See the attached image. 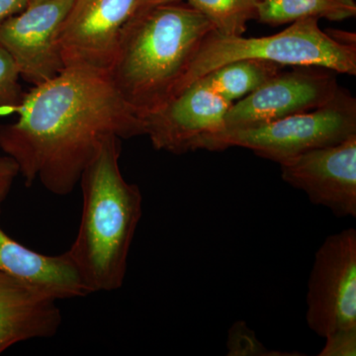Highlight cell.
<instances>
[{"label":"cell","instance_id":"obj_1","mask_svg":"<svg viewBox=\"0 0 356 356\" xmlns=\"http://www.w3.org/2000/svg\"><path fill=\"white\" fill-rule=\"evenodd\" d=\"M14 123L0 127V149L27 186L40 182L69 195L105 140L145 135L144 122L115 88L108 72L67 67L25 93Z\"/></svg>","mask_w":356,"mask_h":356},{"label":"cell","instance_id":"obj_2","mask_svg":"<svg viewBox=\"0 0 356 356\" xmlns=\"http://www.w3.org/2000/svg\"><path fill=\"white\" fill-rule=\"evenodd\" d=\"M214 26L189 4L134 13L122 31L110 79L140 117L168 102Z\"/></svg>","mask_w":356,"mask_h":356},{"label":"cell","instance_id":"obj_3","mask_svg":"<svg viewBox=\"0 0 356 356\" xmlns=\"http://www.w3.org/2000/svg\"><path fill=\"white\" fill-rule=\"evenodd\" d=\"M118 138L105 140L81 175L83 213L76 238L67 250L90 294L120 289L143 214L137 184L122 175Z\"/></svg>","mask_w":356,"mask_h":356},{"label":"cell","instance_id":"obj_4","mask_svg":"<svg viewBox=\"0 0 356 356\" xmlns=\"http://www.w3.org/2000/svg\"><path fill=\"white\" fill-rule=\"evenodd\" d=\"M247 58L282 67H320L337 74H356V44L337 41L321 30L317 18H310L293 22L277 34L259 38L211 33L192 58L172 97L213 70Z\"/></svg>","mask_w":356,"mask_h":356},{"label":"cell","instance_id":"obj_5","mask_svg":"<svg viewBox=\"0 0 356 356\" xmlns=\"http://www.w3.org/2000/svg\"><path fill=\"white\" fill-rule=\"evenodd\" d=\"M356 135V99L344 88L324 106L243 130L228 131L224 149L241 147L280 163Z\"/></svg>","mask_w":356,"mask_h":356},{"label":"cell","instance_id":"obj_6","mask_svg":"<svg viewBox=\"0 0 356 356\" xmlns=\"http://www.w3.org/2000/svg\"><path fill=\"white\" fill-rule=\"evenodd\" d=\"M231 105L196 81L140 118L145 135L158 151L173 154L224 151L222 138L228 132L226 115Z\"/></svg>","mask_w":356,"mask_h":356},{"label":"cell","instance_id":"obj_7","mask_svg":"<svg viewBox=\"0 0 356 356\" xmlns=\"http://www.w3.org/2000/svg\"><path fill=\"white\" fill-rule=\"evenodd\" d=\"M309 329L325 339L356 329V229L327 236L312 266L306 295Z\"/></svg>","mask_w":356,"mask_h":356},{"label":"cell","instance_id":"obj_8","mask_svg":"<svg viewBox=\"0 0 356 356\" xmlns=\"http://www.w3.org/2000/svg\"><path fill=\"white\" fill-rule=\"evenodd\" d=\"M337 72L320 67H296L278 72L231 105L227 130H243L317 109L334 99L341 86Z\"/></svg>","mask_w":356,"mask_h":356},{"label":"cell","instance_id":"obj_9","mask_svg":"<svg viewBox=\"0 0 356 356\" xmlns=\"http://www.w3.org/2000/svg\"><path fill=\"white\" fill-rule=\"evenodd\" d=\"M74 0H41L0 25V44L13 58L21 79L33 86L65 67L60 35Z\"/></svg>","mask_w":356,"mask_h":356},{"label":"cell","instance_id":"obj_10","mask_svg":"<svg viewBox=\"0 0 356 356\" xmlns=\"http://www.w3.org/2000/svg\"><path fill=\"white\" fill-rule=\"evenodd\" d=\"M281 177L337 218H356V135L280 163Z\"/></svg>","mask_w":356,"mask_h":356},{"label":"cell","instance_id":"obj_11","mask_svg":"<svg viewBox=\"0 0 356 356\" xmlns=\"http://www.w3.org/2000/svg\"><path fill=\"white\" fill-rule=\"evenodd\" d=\"M137 0H74L60 35L65 67L108 72Z\"/></svg>","mask_w":356,"mask_h":356},{"label":"cell","instance_id":"obj_12","mask_svg":"<svg viewBox=\"0 0 356 356\" xmlns=\"http://www.w3.org/2000/svg\"><path fill=\"white\" fill-rule=\"evenodd\" d=\"M62 322L57 300L0 271V355L15 344L55 337Z\"/></svg>","mask_w":356,"mask_h":356},{"label":"cell","instance_id":"obj_13","mask_svg":"<svg viewBox=\"0 0 356 356\" xmlns=\"http://www.w3.org/2000/svg\"><path fill=\"white\" fill-rule=\"evenodd\" d=\"M0 271L57 301L90 295L67 252L58 255L40 254L13 240L1 227Z\"/></svg>","mask_w":356,"mask_h":356},{"label":"cell","instance_id":"obj_14","mask_svg":"<svg viewBox=\"0 0 356 356\" xmlns=\"http://www.w3.org/2000/svg\"><path fill=\"white\" fill-rule=\"evenodd\" d=\"M282 67L266 60L247 58L221 65L197 81L233 104L276 76Z\"/></svg>","mask_w":356,"mask_h":356},{"label":"cell","instance_id":"obj_15","mask_svg":"<svg viewBox=\"0 0 356 356\" xmlns=\"http://www.w3.org/2000/svg\"><path fill=\"white\" fill-rule=\"evenodd\" d=\"M355 15V0H259L257 19L278 26L310 18L343 21Z\"/></svg>","mask_w":356,"mask_h":356},{"label":"cell","instance_id":"obj_16","mask_svg":"<svg viewBox=\"0 0 356 356\" xmlns=\"http://www.w3.org/2000/svg\"><path fill=\"white\" fill-rule=\"evenodd\" d=\"M259 0H187L224 36H242L248 21L257 18Z\"/></svg>","mask_w":356,"mask_h":356},{"label":"cell","instance_id":"obj_17","mask_svg":"<svg viewBox=\"0 0 356 356\" xmlns=\"http://www.w3.org/2000/svg\"><path fill=\"white\" fill-rule=\"evenodd\" d=\"M228 356H299L303 353L271 350L259 341L245 321H236L229 329L226 341Z\"/></svg>","mask_w":356,"mask_h":356},{"label":"cell","instance_id":"obj_18","mask_svg":"<svg viewBox=\"0 0 356 356\" xmlns=\"http://www.w3.org/2000/svg\"><path fill=\"white\" fill-rule=\"evenodd\" d=\"M20 74L13 58L0 44V109L13 112L25 93L19 83Z\"/></svg>","mask_w":356,"mask_h":356},{"label":"cell","instance_id":"obj_19","mask_svg":"<svg viewBox=\"0 0 356 356\" xmlns=\"http://www.w3.org/2000/svg\"><path fill=\"white\" fill-rule=\"evenodd\" d=\"M325 341L318 356L356 355V329L337 331L325 337Z\"/></svg>","mask_w":356,"mask_h":356},{"label":"cell","instance_id":"obj_20","mask_svg":"<svg viewBox=\"0 0 356 356\" xmlns=\"http://www.w3.org/2000/svg\"><path fill=\"white\" fill-rule=\"evenodd\" d=\"M19 175L17 165L9 156H0V206L6 200L14 180Z\"/></svg>","mask_w":356,"mask_h":356},{"label":"cell","instance_id":"obj_21","mask_svg":"<svg viewBox=\"0 0 356 356\" xmlns=\"http://www.w3.org/2000/svg\"><path fill=\"white\" fill-rule=\"evenodd\" d=\"M29 0H0V25L29 6Z\"/></svg>","mask_w":356,"mask_h":356},{"label":"cell","instance_id":"obj_22","mask_svg":"<svg viewBox=\"0 0 356 356\" xmlns=\"http://www.w3.org/2000/svg\"><path fill=\"white\" fill-rule=\"evenodd\" d=\"M184 0H137V6H136V13L147 10V9L154 8V7L170 6V4L181 3Z\"/></svg>","mask_w":356,"mask_h":356},{"label":"cell","instance_id":"obj_23","mask_svg":"<svg viewBox=\"0 0 356 356\" xmlns=\"http://www.w3.org/2000/svg\"><path fill=\"white\" fill-rule=\"evenodd\" d=\"M30 3H33V2L41 1V0H29Z\"/></svg>","mask_w":356,"mask_h":356}]
</instances>
